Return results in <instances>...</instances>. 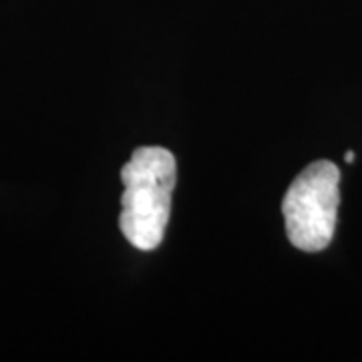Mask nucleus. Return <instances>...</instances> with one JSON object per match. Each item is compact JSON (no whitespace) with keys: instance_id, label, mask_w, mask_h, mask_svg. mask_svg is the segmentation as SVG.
Instances as JSON below:
<instances>
[{"instance_id":"f257e3e1","label":"nucleus","mask_w":362,"mask_h":362,"mask_svg":"<svg viewBox=\"0 0 362 362\" xmlns=\"http://www.w3.org/2000/svg\"><path fill=\"white\" fill-rule=\"evenodd\" d=\"M125 192L121 197L119 228L131 246L156 250L168 230L177 163L169 149L139 147L121 169Z\"/></svg>"},{"instance_id":"f03ea898","label":"nucleus","mask_w":362,"mask_h":362,"mask_svg":"<svg viewBox=\"0 0 362 362\" xmlns=\"http://www.w3.org/2000/svg\"><path fill=\"white\" fill-rule=\"evenodd\" d=\"M340 169L328 161H314L288 187L282 202L286 235L302 252L316 254L330 246L337 230L340 204Z\"/></svg>"},{"instance_id":"7ed1b4c3","label":"nucleus","mask_w":362,"mask_h":362,"mask_svg":"<svg viewBox=\"0 0 362 362\" xmlns=\"http://www.w3.org/2000/svg\"><path fill=\"white\" fill-rule=\"evenodd\" d=\"M354 159H356V153H354V151H346V153H344V161H346V163H354Z\"/></svg>"}]
</instances>
